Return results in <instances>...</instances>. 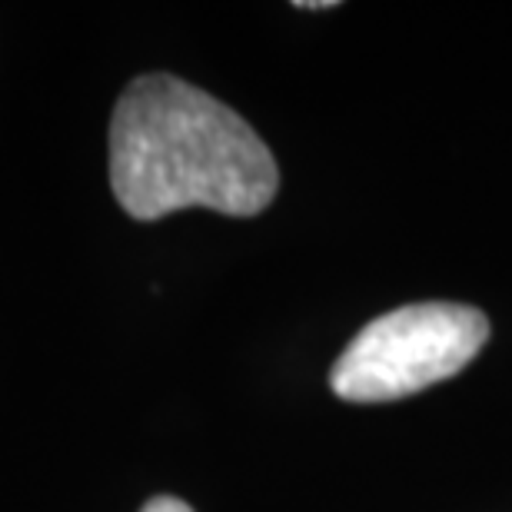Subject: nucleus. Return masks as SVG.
I'll list each match as a JSON object with an SVG mask.
<instances>
[{"label": "nucleus", "instance_id": "obj_1", "mask_svg": "<svg viewBox=\"0 0 512 512\" xmlns=\"http://www.w3.org/2000/svg\"><path fill=\"white\" fill-rule=\"evenodd\" d=\"M110 187L140 223L187 207L256 217L280 190V167L237 110L180 77L143 74L110 120Z\"/></svg>", "mask_w": 512, "mask_h": 512}, {"label": "nucleus", "instance_id": "obj_2", "mask_svg": "<svg viewBox=\"0 0 512 512\" xmlns=\"http://www.w3.org/2000/svg\"><path fill=\"white\" fill-rule=\"evenodd\" d=\"M489 320L466 303H409L366 323L330 373L350 403H389L443 383L476 360Z\"/></svg>", "mask_w": 512, "mask_h": 512}, {"label": "nucleus", "instance_id": "obj_3", "mask_svg": "<svg viewBox=\"0 0 512 512\" xmlns=\"http://www.w3.org/2000/svg\"><path fill=\"white\" fill-rule=\"evenodd\" d=\"M140 512H193L183 499H173V496H157V499H150L147 506H143Z\"/></svg>", "mask_w": 512, "mask_h": 512}]
</instances>
